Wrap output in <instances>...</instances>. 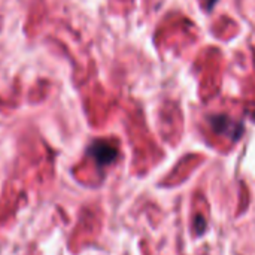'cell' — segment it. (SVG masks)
Returning a JSON list of instances; mask_svg holds the SVG:
<instances>
[{"mask_svg":"<svg viewBox=\"0 0 255 255\" xmlns=\"http://www.w3.org/2000/svg\"><path fill=\"white\" fill-rule=\"evenodd\" d=\"M88 154L94 158V161L103 167V166H108V164H112L117 157H118V149L106 142V140H96L90 145L88 148Z\"/></svg>","mask_w":255,"mask_h":255,"instance_id":"2","label":"cell"},{"mask_svg":"<svg viewBox=\"0 0 255 255\" xmlns=\"http://www.w3.org/2000/svg\"><path fill=\"white\" fill-rule=\"evenodd\" d=\"M203 1H205V6H206L208 9H212L214 4L217 3V0H203Z\"/></svg>","mask_w":255,"mask_h":255,"instance_id":"4","label":"cell"},{"mask_svg":"<svg viewBox=\"0 0 255 255\" xmlns=\"http://www.w3.org/2000/svg\"><path fill=\"white\" fill-rule=\"evenodd\" d=\"M208 121L217 133L224 134L233 140H238L244 133V126L241 123H236L227 115H211Z\"/></svg>","mask_w":255,"mask_h":255,"instance_id":"1","label":"cell"},{"mask_svg":"<svg viewBox=\"0 0 255 255\" xmlns=\"http://www.w3.org/2000/svg\"><path fill=\"white\" fill-rule=\"evenodd\" d=\"M194 229H196V233L197 235H202L206 229V221L202 215H199L196 220H194Z\"/></svg>","mask_w":255,"mask_h":255,"instance_id":"3","label":"cell"}]
</instances>
